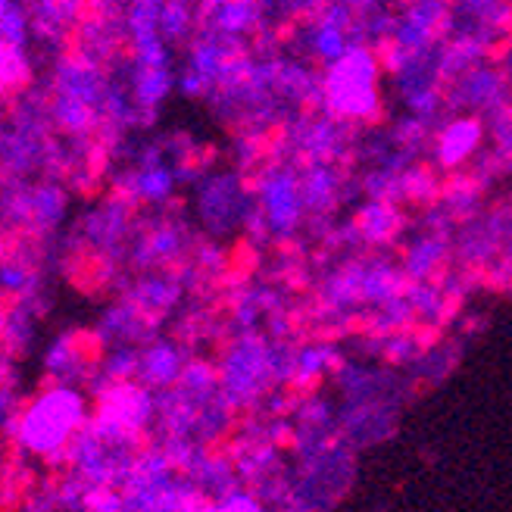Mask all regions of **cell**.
Here are the masks:
<instances>
[{
	"instance_id": "6da1fadb",
	"label": "cell",
	"mask_w": 512,
	"mask_h": 512,
	"mask_svg": "<svg viewBox=\"0 0 512 512\" xmlns=\"http://www.w3.org/2000/svg\"><path fill=\"white\" fill-rule=\"evenodd\" d=\"M88 419H91V406L85 388L50 381L35 397H29V403H22L16 409L7 428L22 453L44 459L54 469H66V450L79 438V431L88 425Z\"/></svg>"
},
{
	"instance_id": "7a4b0ae2",
	"label": "cell",
	"mask_w": 512,
	"mask_h": 512,
	"mask_svg": "<svg viewBox=\"0 0 512 512\" xmlns=\"http://www.w3.org/2000/svg\"><path fill=\"white\" fill-rule=\"evenodd\" d=\"M119 491L125 512H197L207 503V497L175 469L163 444L138 447Z\"/></svg>"
},
{
	"instance_id": "3957f363",
	"label": "cell",
	"mask_w": 512,
	"mask_h": 512,
	"mask_svg": "<svg viewBox=\"0 0 512 512\" xmlns=\"http://www.w3.org/2000/svg\"><path fill=\"white\" fill-rule=\"evenodd\" d=\"M94 409L88 428L100 441H107L122 450H138L144 434L157 422V394L138 378L132 381H113L110 388L94 397Z\"/></svg>"
},
{
	"instance_id": "277c9868",
	"label": "cell",
	"mask_w": 512,
	"mask_h": 512,
	"mask_svg": "<svg viewBox=\"0 0 512 512\" xmlns=\"http://www.w3.org/2000/svg\"><path fill=\"white\" fill-rule=\"evenodd\" d=\"M272 350L260 341V338H238L225 347L222 360L216 366V378H219V397L232 406V409H244L250 406L256 397L266 391V384L275 372L272 366Z\"/></svg>"
},
{
	"instance_id": "5b68a950",
	"label": "cell",
	"mask_w": 512,
	"mask_h": 512,
	"mask_svg": "<svg viewBox=\"0 0 512 512\" xmlns=\"http://www.w3.org/2000/svg\"><path fill=\"white\" fill-rule=\"evenodd\" d=\"M325 100L335 116L366 119L372 116L375 94V63L366 50H344L338 60H331L325 79Z\"/></svg>"
},
{
	"instance_id": "8992f818",
	"label": "cell",
	"mask_w": 512,
	"mask_h": 512,
	"mask_svg": "<svg viewBox=\"0 0 512 512\" xmlns=\"http://www.w3.org/2000/svg\"><path fill=\"white\" fill-rule=\"evenodd\" d=\"M138 450H122L113 447L107 441H100L97 434L85 425L79 431L66 450V469L82 478L88 488H97V484H113V488H122V481L128 478V469H132V459Z\"/></svg>"
},
{
	"instance_id": "52a82bcc",
	"label": "cell",
	"mask_w": 512,
	"mask_h": 512,
	"mask_svg": "<svg viewBox=\"0 0 512 512\" xmlns=\"http://www.w3.org/2000/svg\"><path fill=\"white\" fill-rule=\"evenodd\" d=\"M188 247H191V241H188L185 225H178L175 219H157L135 238L132 263L138 269H147V272L166 269V266L182 260V256L188 253Z\"/></svg>"
},
{
	"instance_id": "ba28073f",
	"label": "cell",
	"mask_w": 512,
	"mask_h": 512,
	"mask_svg": "<svg viewBox=\"0 0 512 512\" xmlns=\"http://www.w3.org/2000/svg\"><path fill=\"white\" fill-rule=\"evenodd\" d=\"M94 344L97 341H91L88 335H79V331H66V335L50 341L44 350V372L50 375V381L79 384L82 388L97 366Z\"/></svg>"
},
{
	"instance_id": "9c48e42d",
	"label": "cell",
	"mask_w": 512,
	"mask_h": 512,
	"mask_svg": "<svg viewBox=\"0 0 512 512\" xmlns=\"http://www.w3.org/2000/svg\"><path fill=\"white\" fill-rule=\"evenodd\" d=\"M191 360L185 344H178L175 338H157L153 335L147 344L138 347V381L153 394L169 391L172 384L182 375L185 363Z\"/></svg>"
},
{
	"instance_id": "30bf717a",
	"label": "cell",
	"mask_w": 512,
	"mask_h": 512,
	"mask_svg": "<svg viewBox=\"0 0 512 512\" xmlns=\"http://www.w3.org/2000/svg\"><path fill=\"white\" fill-rule=\"evenodd\" d=\"M303 213L300 182L291 172H269L260 185V216L275 235L294 232V225Z\"/></svg>"
},
{
	"instance_id": "8fae6325",
	"label": "cell",
	"mask_w": 512,
	"mask_h": 512,
	"mask_svg": "<svg viewBox=\"0 0 512 512\" xmlns=\"http://www.w3.org/2000/svg\"><path fill=\"white\" fill-rule=\"evenodd\" d=\"M182 294H185L182 275L166 272V269H153V272L141 275L135 285L128 288L125 300H132L147 319L160 322L175 310L178 303H182Z\"/></svg>"
},
{
	"instance_id": "7c38bea8",
	"label": "cell",
	"mask_w": 512,
	"mask_h": 512,
	"mask_svg": "<svg viewBox=\"0 0 512 512\" xmlns=\"http://www.w3.org/2000/svg\"><path fill=\"white\" fill-rule=\"evenodd\" d=\"M197 210L203 225H210L213 232H225L228 225L244 219V194L232 175H213L200 185Z\"/></svg>"
},
{
	"instance_id": "4fadbf2b",
	"label": "cell",
	"mask_w": 512,
	"mask_h": 512,
	"mask_svg": "<svg viewBox=\"0 0 512 512\" xmlns=\"http://www.w3.org/2000/svg\"><path fill=\"white\" fill-rule=\"evenodd\" d=\"M153 328H157V322L147 319L132 300H119L100 316L94 341L100 347H138L153 338Z\"/></svg>"
},
{
	"instance_id": "5bb4252c",
	"label": "cell",
	"mask_w": 512,
	"mask_h": 512,
	"mask_svg": "<svg viewBox=\"0 0 512 512\" xmlns=\"http://www.w3.org/2000/svg\"><path fill=\"white\" fill-rule=\"evenodd\" d=\"M182 475L194 484L203 497H222L235 488V466L228 459L210 453L207 447H197L194 456L185 463Z\"/></svg>"
},
{
	"instance_id": "9a60e30c",
	"label": "cell",
	"mask_w": 512,
	"mask_h": 512,
	"mask_svg": "<svg viewBox=\"0 0 512 512\" xmlns=\"http://www.w3.org/2000/svg\"><path fill=\"white\" fill-rule=\"evenodd\" d=\"M200 19L207 22V32L235 38L256 25V4L253 0H207L200 7Z\"/></svg>"
},
{
	"instance_id": "2e32d148",
	"label": "cell",
	"mask_w": 512,
	"mask_h": 512,
	"mask_svg": "<svg viewBox=\"0 0 512 512\" xmlns=\"http://www.w3.org/2000/svg\"><path fill=\"white\" fill-rule=\"evenodd\" d=\"M38 294V269L25 256H0V297L25 300Z\"/></svg>"
},
{
	"instance_id": "e0dca14e",
	"label": "cell",
	"mask_w": 512,
	"mask_h": 512,
	"mask_svg": "<svg viewBox=\"0 0 512 512\" xmlns=\"http://www.w3.org/2000/svg\"><path fill=\"white\" fill-rule=\"evenodd\" d=\"M32 66L25 44L0 41V94H16L25 82H29Z\"/></svg>"
},
{
	"instance_id": "ac0fdd59",
	"label": "cell",
	"mask_w": 512,
	"mask_h": 512,
	"mask_svg": "<svg viewBox=\"0 0 512 512\" xmlns=\"http://www.w3.org/2000/svg\"><path fill=\"white\" fill-rule=\"evenodd\" d=\"M478 122H453L447 132L441 135V153L438 157L444 160V163H459V160H466L469 153H472V147L478 144Z\"/></svg>"
},
{
	"instance_id": "d6986e66",
	"label": "cell",
	"mask_w": 512,
	"mask_h": 512,
	"mask_svg": "<svg viewBox=\"0 0 512 512\" xmlns=\"http://www.w3.org/2000/svg\"><path fill=\"white\" fill-rule=\"evenodd\" d=\"M97 372L107 381H132L138 375V347H107L97 360Z\"/></svg>"
},
{
	"instance_id": "ffe728a7",
	"label": "cell",
	"mask_w": 512,
	"mask_h": 512,
	"mask_svg": "<svg viewBox=\"0 0 512 512\" xmlns=\"http://www.w3.org/2000/svg\"><path fill=\"white\" fill-rule=\"evenodd\" d=\"M88 484L82 478H75L72 472H66L63 478H57V484L50 488V500H54L57 512H82V497H85Z\"/></svg>"
},
{
	"instance_id": "44dd1931",
	"label": "cell",
	"mask_w": 512,
	"mask_h": 512,
	"mask_svg": "<svg viewBox=\"0 0 512 512\" xmlns=\"http://www.w3.org/2000/svg\"><path fill=\"white\" fill-rule=\"evenodd\" d=\"M313 50H316V57L322 60H338L344 54V29L335 22V19H325L316 25V32H313Z\"/></svg>"
},
{
	"instance_id": "7402d4cb",
	"label": "cell",
	"mask_w": 512,
	"mask_h": 512,
	"mask_svg": "<svg viewBox=\"0 0 512 512\" xmlns=\"http://www.w3.org/2000/svg\"><path fill=\"white\" fill-rule=\"evenodd\" d=\"M82 512H125L122 491L113 484H97V488H85Z\"/></svg>"
},
{
	"instance_id": "603a6c76",
	"label": "cell",
	"mask_w": 512,
	"mask_h": 512,
	"mask_svg": "<svg viewBox=\"0 0 512 512\" xmlns=\"http://www.w3.org/2000/svg\"><path fill=\"white\" fill-rule=\"evenodd\" d=\"M197 512H263V509H260V503H256L250 494L228 491V494H222V497L207 500Z\"/></svg>"
},
{
	"instance_id": "cb8c5ba5",
	"label": "cell",
	"mask_w": 512,
	"mask_h": 512,
	"mask_svg": "<svg viewBox=\"0 0 512 512\" xmlns=\"http://www.w3.org/2000/svg\"><path fill=\"white\" fill-rule=\"evenodd\" d=\"M29 512H57V506L50 500V494H35L29 500Z\"/></svg>"
},
{
	"instance_id": "d4e9b609",
	"label": "cell",
	"mask_w": 512,
	"mask_h": 512,
	"mask_svg": "<svg viewBox=\"0 0 512 512\" xmlns=\"http://www.w3.org/2000/svg\"><path fill=\"white\" fill-rule=\"evenodd\" d=\"M4 319H7V310L0 306V335H4Z\"/></svg>"
}]
</instances>
